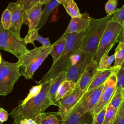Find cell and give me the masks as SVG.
Wrapping results in <instances>:
<instances>
[{"label": "cell", "mask_w": 124, "mask_h": 124, "mask_svg": "<svg viewBox=\"0 0 124 124\" xmlns=\"http://www.w3.org/2000/svg\"><path fill=\"white\" fill-rule=\"evenodd\" d=\"M117 82L116 89H124V68L120 67L116 73Z\"/></svg>", "instance_id": "34"}, {"label": "cell", "mask_w": 124, "mask_h": 124, "mask_svg": "<svg viewBox=\"0 0 124 124\" xmlns=\"http://www.w3.org/2000/svg\"><path fill=\"white\" fill-rule=\"evenodd\" d=\"M11 13V24L9 30L18 38L21 39L20 35L22 24L24 10L16 2H10L7 7Z\"/></svg>", "instance_id": "12"}, {"label": "cell", "mask_w": 124, "mask_h": 124, "mask_svg": "<svg viewBox=\"0 0 124 124\" xmlns=\"http://www.w3.org/2000/svg\"><path fill=\"white\" fill-rule=\"evenodd\" d=\"M77 87V84L72 81L65 80L60 85L57 92L56 100L59 102L62 98L66 97L72 93Z\"/></svg>", "instance_id": "20"}, {"label": "cell", "mask_w": 124, "mask_h": 124, "mask_svg": "<svg viewBox=\"0 0 124 124\" xmlns=\"http://www.w3.org/2000/svg\"><path fill=\"white\" fill-rule=\"evenodd\" d=\"M60 3L56 0H52L50 2L45 4V7L42 11L41 18L39 25L36 29L39 30L46 23L50 15L58 6Z\"/></svg>", "instance_id": "19"}, {"label": "cell", "mask_w": 124, "mask_h": 124, "mask_svg": "<svg viewBox=\"0 0 124 124\" xmlns=\"http://www.w3.org/2000/svg\"><path fill=\"white\" fill-rule=\"evenodd\" d=\"M122 26L110 21L108 24L100 41L98 49L93 59L99 62L101 57L108 54L115 44L119 40Z\"/></svg>", "instance_id": "6"}, {"label": "cell", "mask_w": 124, "mask_h": 124, "mask_svg": "<svg viewBox=\"0 0 124 124\" xmlns=\"http://www.w3.org/2000/svg\"><path fill=\"white\" fill-rule=\"evenodd\" d=\"M56 112H43L34 119L37 124H61L62 120L59 118Z\"/></svg>", "instance_id": "22"}, {"label": "cell", "mask_w": 124, "mask_h": 124, "mask_svg": "<svg viewBox=\"0 0 124 124\" xmlns=\"http://www.w3.org/2000/svg\"><path fill=\"white\" fill-rule=\"evenodd\" d=\"M65 36L62 34L60 38L52 44V49L50 54L53 58L52 64H54L64 51L65 46Z\"/></svg>", "instance_id": "23"}, {"label": "cell", "mask_w": 124, "mask_h": 124, "mask_svg": "<svg viewBox=\"0 0 124 124\" xmlns=\"http://www.w3.org/2000/svg\"><path fill=\"white\" fill-rule=\"evenodd\" d=\"M92 18L87 13L81 14L79 16L71 18L64 34L80 33L85 31L89 26Z\"/></svg>", "instance_id": "14"}, {"label": "cell", "mask_w": 124, "mask_h": 124, "mask_svg": "<svg viewBox=\"0 0 124 124\" xmlns=\"http://www.w3.org/2000/svg\"><path fill=\"white\" fill-rule=\"evenodd\" d=\"M124 99V97L123 94V90L116 89L115 92L108 106L117 111Z\"/></svg>", "instance_id": "26"}, {"label": "cell", "mask_w": 124, "mask_h": 124, "mask_svg": "<svg viewBox=\"0 0 124 124\" xmlns=\"http://www.w3.org/2000/svg\"><path fill=\"white\" fill-rule=\"evenodd\" d=\"M113 124H124V114L117 112L116 119Z\"/></svg>", "instance_id": "37"}, {"label": "cell", "mask_w": 124, "mask_h": 124, "mask_svg": "<svg viewBox=\"0 0 124 124\" xmlns=\"http://www.w3.org/2000/svg\"><path fill=\"white\" fill-rule=\"evenodd\" d=\"M98 64L97 62L92 59L77 83L80 89L85 93L97 71Z\"/></svg>", "instance_id": "16"}, {"label": "cell", "mask_w": 124, "mask_h": 124, "mask_svg": "<svg viewBox=\"0 0 124 124\" xmlns=\"http://www.w3.org/2000/svg\"><path fill=\"white\" fill-rule=\"evenodd\" d=\"M43 6V4L39 2L30 9L24 11L22 24L28 26V31L36 29L39 25Z\"/></svg>", "instance_id": "13"}, {"label": "cell", "mask_w": 124, "mask_h": 124, "mask_svg": "<svg viewBox=\"0 0 124 124\" xmlns=\"http://www.w3.org/2000/svg\"><path fill=\"white\" fill-rule=\"evenodd\" d=\"M93 58L90 53L82 52L78 61L71 65L66 71V80L77 83Z\"/></svg>", "instance_id": "10"}, {"label": "cell", "mask_w": 124, "mask_h": 124, "mask_svg": "<svg viewBox=\"0 0 124 124\" xmlns=\"http://www.w3.org/2000/svg\"><path fill=\"white\" fill-rule=\"evenodd\" d=\"M16 2L18 4L24 11H27L39 3V0H17Z\"/></svg>", "instance_id": "32"}, {"label": "cell", "mask_w": 124, "mask_h": 124, "mask_svg": "<svg viewBox=\"0 0 124 124\" xmlns=\"http://www.w3.org/2000/svg\"><path fill=\"white\" fill-rule=\"evenodd\" d=\"M65 80L66 72H62L52 80L48 92V97L52 105L59 106V102L56 100V96L60 85Z\"/></svg>", "instance_id": "18"}, {"label": "cell", "mask_w": 124, "mask_h": 124, "mask_svg": "<svg viewBox=\"0 0 124 124\" xmlns=\"http://www.w3.org/2000/svg\"><path fill=\"white\" fill-rule=\"evenodd\" d=\"M114 66L121 67L124 61V42H119L115 50Z\"/></svg>", "instance_id": "25"}, {"label": "cell", "mask_w": 124, "mask_h": 124, "mask_svg": "<svg viewBox=\"0 0 124 124\" xmlns=\"http://www.w3.org/2000/svg\"><path fill=\"white\" fill-rule=\"evenodd\" d=\"M107 108L101 110L98 113L93 116L92 124H103L105 118Z\"/></svg>", "instance_id": "35"}, {"label": "cell", "mask_w": 124, "mask_h": 124, "mask_svg": "<svg viewBox=\"0 0 124 124\" xmlns=\"http://www.w3.org/2000/svg\"><path fill=\"white\" fill-rule=\"evenodd\" d=\"M0 21L5 29L9 30L11 24V13L7 8L3 11Z\"/></svg>", "instance_id": "30"}, {"label": "cell", "mask_w": 124, "mask_h": 124, "mask_svg": "<svg viewBox=\"0 0 124 124\" xmlns=\"http://www.w3.org/2000/svg\"><path fill=\"white\" fill-rule=\"evenodd\" d=\"M118 0H108L106 3L105 9L107 16L113 15L117 11Z\"/></svg>", "instance_id": "33"}, {"label": "cell", "mask_w": 124, "mask_h": 124, "mask_svg": "<svg viewBox=\"0 0 124 124\" xmlns=\"http://www.w3.org/2000/svg\"><path fill=\"white\" fill-rule=\"evenodd\" d=\"M52 0H39V2L44 5L50 2Z\"/></svg>", "instance_id": "41"}, {"label": "cell", "mask_w": 124, "mask_h": 124, "mask_svg": "<svg viewBox=\"0 0 124 124\" xmlns=\"http://www.w3.org/2000/svg\"><path fill=\"white\" fill-rule=\"evenodd\" d=\"M19 124H37V123L34 119H25L22 120Z\"/></svg>", "instance_id": "38"}, {"label": "cell", "mask_w": 124, "mask_h": 124, "mask_svg": "<svg viewBox=\"0 0 124 124\" xmlns=\"http://www.w3.org/2000/svg\"><path fill=\"white\" fill-rule=\"evenodd\" d=\"M0 49L12 53L18 59L29 51L24 39L18 38L11 31L5 29L0 21Z\"/></svg>", "instance_id": "7"}, {"label": "cell", "mask_w": 124, "mask_h": 124, "mask_svg": "<svg viewBox=\"0 0 124 124\" xmlns=\"http://www.w3.org/2000/svg\"><path fill=\"white\" fill-rule=\"evenodd\" d=\"M121 67L124 68V62H123V63H122V65L121 66Z\"/></svg>", "instance_id": "43"}, {"label": "cell", "mask_w": 124, "mask_h": 124, "mask_svg": "<svg viewBox=\"0 0 124 124\" xmlns=\"http://www.w3.org/2000/svg\"><path fill=\"white\" fill-rule=\"evenodd\" d=\"M9 115L8 112L3 108H0V123L1 124L7 120Z\"/></svg>", "instance_id": "36"}, {"label": "cell", "mask_w": 124, "mask_h": 124, "mask_svg": "<svg viewBox=\"0 0 124 124\" xmlns=\"http://www.w3.org/2000/svg\"><path fill=\"white\" fill-rule=\"evenodd\" d=\"M117 112V111L111 107L108 106L103 124H113L116 119Z\"/></svg>", "instance_id": "28"}, {"label": "cell", "mask_w": 124, "mask_h": 124, "mask_svg": "<svg viewBox=\"0 0 124 124\" xmlns=\"http://www.w3.org/2000/svg\"><path fill=\"white\" fill-rule=\"evenodd\" d=\"M117 72L113 73L105 82L100 99L93 111V116L107 108L110 103L116 91Z\"/></svg>", "instance_id": "9"}, {"label": "cell", "mask_w": 124, "mask_h": 124, "mask_svg": "<svg viewBox=\"0 0 124 124\" xmlns=\"http://www.w3.org/2000/svg\"><path fill=\"white\" fill-rule=\"evenodd\" d=\"M60 4H61L62 2L64 0H56Z\"/></svg>", "instance_id": "42"}, {"label": "cell", "mask_w": 124, "mask_h": 124, "mask_svg": "<svg viewBox=\"0 0 124 124\" xmlns=\"http://www.w3.org/2000/svg\"><path fill=\"white\" fill-rule=\"evenodd\" d=\"M84 93L77 85L76 89L72 93L59 101V109L56 113L62 121H64L76 108Z\"/></svg>", "instance_id": "8"}, {"label": "cell", "mask_w": 124, "mask_h": 124, "mask_svg": "<svg viewBox=\"0 0 124 124\" xmlns=\"http://www.w3.org/2000/svg\"><path fill=\"white\" fill-rule=\"evenodd\" d=\"M115 60L114 54L108 56V54H104L100 60L97 67V71L104 70L109 68L111 66V64Z\"/></svg>", "instance_id": "27"}, {"label": "cell", "mask_w": 124, "mask_h": 124, "mask_svg": "<svg viewBox=\"0 0 124 124\" xmlns=\"http://www.w3.org/2000/svg\"><path fill=\"white\" fill-rule=\"evenodd\" d=\"M93 115L88 112H85L79 106H77L69 116L61 122V124H92Z\"/></svg>", "instance_id": "15"}, {"label": "cell", "mask_w": 124, "mask_h": 124, "mask_svg": "<svg viewBox=\"0 0 124 124\" xmlns=\"http://www.w3.org/2000/svg\"><path fill=\"white\" fill-rule=\"evenodd\" d=\"M84 32L64 34L65 36V46L57 61L52 64L49 70L40 80L38 84L50 79H53L62 72H66L71 65L72 57L79 50V46Z\"/></svg>", "instance_id": "2"}, {"label": "cell", "mask_w": 124, "mask_h": 124, "mask_svg": "<svg viewBox=\"0 0 124 124\" xmlns=\"http://www.w3.org/2000/svg\"><path fill=\"white\" fill-rule=\"evenodd\" d=\"M123 95H124V89L123 90Z\"/></svg>", "instance_id": "45"}, {"label": "cell", "mask_w": 124, "mask_h": 124, "mask_svg": "<svg viewBox=\"0 0 124 124\" xmlns=\"http://www.w3.org/2000/svg\"><path fill=\"white\" fill-rule=\"evenodd\" d=\"M18 62L13 63L2 59L0 63V96L11 93L15 84L21 76Z\"/></svg>", "instance_id": "5"}, {"label": "cell", "mask_w": 124, "mask_h": 124, "mask_svg": "<svg viewBox=\"0 0 124 124\" xmlns=\"http://www.w3.org/2000/svg\"><path fill=\"white\" fill-rule=\"evenodd\" d=\"M120 68V67H115L113 66L106 70L97 71L85 93L90 92L105 83L107 79L113 73L118 71Z\"/></svg>", "instance_id": "17"}, {"label": "cell", "mask_w": 124, "mask_h": 124, "mask_svg": "<svg viewBox=\"0 0 124 124\" xmlns=\"http://www.w3.org/2000/svg\"><path fill=\"white\" fill-rule=\"evenodd\" d=\"M38 29L36 28L30 31H28L27 34L23 39L25 43L27 44L29 43L32 44L34 46V47H36L34 43V41L35 40H37L41 43L43 46H49L51 44L50 43L49 38L48 37L46 38L40 36L38 33Z\"/></svg>", "instance_id": "21"}, {"label": "cell", "mask_w": 124, "mask_h": 124, "mask_svg": "<svg viewBox=\"0 0 124 124\" xmlns=\"http://www.w3.org/2000/svg\"><path fill=\"white\" fill-rule=\"evenodd\" d=\"M52 49V45L49 46L36 47L21 56L17 62L21 76H24L26 79H31L35 72L50 54Z\"/></svg>", "instance_id": "4"}, {"label": "cell", "mask_w": 124, "mask_h": 124, "mask_svg": "<svg viewBox=\"0 0 124 124\" xmlns=\"http://www.w3.org/2000/svg\"><path fill=\"white\" fill-rule=\"evenodd\" d=\"M111 21L121 24L122 26L124 24V4L112 15Z\"/></svg>", "instance_id": "31"}, {"label": "cell", "mask_w": 124, "mask_h": 124, "mask_svg": "<svg viewBox=\"0 0 124 124\" xmlns=\"http://www.w3.org/2000/svg\"><path fill=\"white\" fill-rule=\"evenodd\" d=\"M119 42H124V24L122 26V29L119 37Z\"/></svg>", "instance_id": "40"}, {"label": "cell", "mask_w": 124, "mask_h": 124, "mask_svg": "<svg viewBox=\"0 0 124 124\" xmlns=\"http://www.w3.org/2000/svg\"><path fill=\"white\" fill-rule=\"evenodd\" d=\"M117 112L119 113L124 114V99L122 104H121V105L120 106L117 110Z\"/></svg>", "instance_id": "39"}, {"label": "cell", "mask_w": 124, "mask_h": 124, "mask_svg": "<svg viewBox=\"0 0 124 124\" xmlns=\"http://www.w3.org/2000/svg\"><path fill=\"white\" fill-rule=\"evenodd\" d=\"M2 58H1V55H0V63H1V61H2Z\"/></svg>", "instance_id": "44"}, {"label": "cell", "mask_w": 124, "mask_h": 124, "mask_svg": "<svg viewBox=\"0 0 124 124\" xmlns=\"http://www.w3.org/2000/svg\"><path fill=\"white\" fill-rule=\"evenodd\" d=\"M52 79L42 84L40 92L24 104L18 105L12 109L10 115L13 120V124H19L25 119H35L39 114L44 112L52 104L48 97V92Z\"/></svg>", "instance_id": "1"}, {"label": "cell", "mask_w": 124, "mask_h": 124, "mask_svg": "<svg viewBox=\"0 0 124 124\" xmlns=\"http://www.w3.org/2000/svg\"><path fill=\"white\" fill-rule=\"evenodd\" d=\"M104 86L105 83L90 92L85 93L77 106H79L85 112L89 111L92 114L94 107L100 99Z\"/></svg>", "instance_id": "11"}, {"label": "cell", "mask_w": 124, "mask_h": 124, "mask_svg": "<svg viewBox=\"0 0 124 124\" xmlns=\"http://www.w3.org/2000/svg\"><path fill=\"white\" fill-rule=\"evenodd\" d=\"M112 16H107L99 19H91L89 26L82 38L79 48L80 51L90 53L93 58L102 36L108 24L111 21Z\"/></svg>", "instance_id": "3"}, {"label": "cell", "mask_w": 124, "mask_h": 124, "mask_svg": "<svg viewBox=\"0 0 124 124\" xmlns=\"http://www.w3.org/2000/svg\"><path fill=\"white\" fill-rule=\"evenodd\" d=\"M42 88V84H40L38 85L34 86L32 87L30 90L29 93L28 94L27 96L24 98V100H22L19 105H22L28 101L29 100L31 99L33 97L37 95L41 91Z\"/></svg>", "instance_id": "29"}, {"label": "cell", "mask_w": 124, "mask_h": 124, "mask_svg": "<svg viewBox=\"0 0 124 124\" xmlns=\"http://www.w3.org/2000/svg\"><path fill=\"white\" fill-rule=\"evenodd\" d=\"M61 4L63 6L71 18L79 16L81 15L79 9L74 0H64Z\"/></svg>", "instance_id": "24"}]
</instances>
